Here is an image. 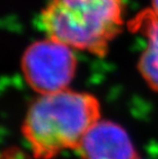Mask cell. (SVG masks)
Returning <instances> with one entry per match:
<instances>
[{"instance_id":"cell-4","label":"cell","mask_w":158,"mask_h":159,"mask_svg":"<svg viewBox=\"0 0 158 159\" xmlns=\"http://www.w3.org/2000/svg\"><path fill=\"white\" fill-rule=\"evenodd\" d=\"M77 151L83 159H139L129 134L111 121L93 124Z\"/></svg>"},{"instance_id":"cell-7","label":"cell","mask_w":158,"mask_h":159,"mask_svg":"<svg viewBox=\"0 0 158 159\" xmlns=\"http://www.w3.org/2000/svg\"><path fill=\"white\" fill-rule=\"evenodd\" d=\"M152 8H153V11L158 15V0H153V6H152Z\"/></svg>"},{"instance_id":"cell-6","label":"cell","mask_w":158,"mask_h":159,"mask_svg":"<svg viewBox=\"0 0 158 159\" xmlns=\"http://www.w3.org/2000/svg\"><path fill=\"white\" fill-rule=\"evenodd\" d=\"M2 159H38L36 157H31L25 152L18 148H9L2 154Z\"/></svg>"},{"instance_id":"cell-2","label":"cell","mask_w":158,"mask_h":159,"mask_svg":"<svg viewBox=\"0 0 158 159\" xmlns=\"http://www.w3.org/2000/svg\"><path fill=\"white\" fill-rule=\"evenodd\" d=\"M122 24L121 0H49L41 11L49 39L97 56L107 52Z\"/></svg>"},{"instance_id":"cell-3","label":"cell","mask_w":158,"mask_h":159,"mask_svg":"<svg viewBox=\"0 0 158 159\" xmlns=\"http://www.w3.org/2000/svg\"><path fill=\"white\" fill-rule=\"evenodd\" d=\"M22 69L27 82L37 93H55L65 90L71 82L76 59L71 47L47 38L26 49Z\"/></svg>"},{"instance_id":"cell-1","label":"cell","mask_w":158,"mask_h":159,"mask_svg":"<svg viewBox=\"0 0 158 159\" xmlns=\"http://www.w3.org/2000/svg\"><path fill=\"white\" fill-rule=\"evenodd\" d=\"M100 118V105L90 94L62 90L41 94L26 115L23 133L33 156L50 159L76 149Z\"/></svg>"},{"instance_id":"cell-5","label":"cell","mask_w":158,"mask_h":159,"mask_svg":"<svg viewBox=\"0 0 158 159\" xmlns=\"http://www.w3.org/2000/svg\"><path fill=\"white\" fill-rule=\"evenodd\" d=\"M130 29L146 37L147 48L140 59V71L148 84L158 91V15L152 7L139 12L129 23Z\"/></svg>"}]
</instances>
